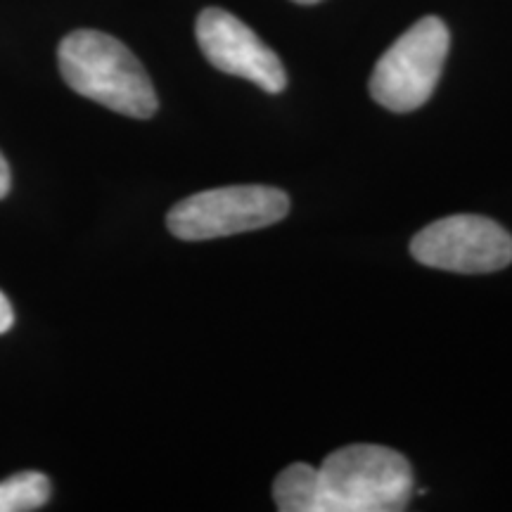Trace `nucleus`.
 Listing matches in <instances>:
<instances>
[{
    "label": "nucleus",
    "instance_id": "nucleus-1",
    "mask_svg": "<svg viewBox=\"0 0 512 512\" xmlns=\"http://www.w3.org/2000/svg\"><path fill=\"white\" fill-rule=\"evenodd\" d=\"M62 79L83 98L133 119H150L159 100L138 57L110 34L72 31L57 48Z\"/></svg>",
    "mask_w": 512,
    "mask_h": 512
},
{
    "label": "nucleus",
    "instance_id": "nucleus-2",
    "mask_svg": "<svg viewBox=\"0 0 512 512\" xmlns=\"http://www.w3.org/2000/svg\"><path fill=\"white\" fill-rule=\"evenodd\" d=\"M413 496V467L399 451L351 444L318 465L320 512H401Z\"/></svg>",
    "mask_w": 512,
    "mask_h": 512
},
{
    "label": "nucleus",
    "instance_id": "nucleus-3",
    "mask_svg": "<svg viewBox=\"0 0 512 512\" xmlns=\"http://www.w3.org/2000/svg\"><path fill=\"white\" fill-rule=\"evenodd\" d=\"M451 34L439 17H422L377 60L370 95L392 112H413L432 98L444 72Z\"/></svg>",
    "mask_w": 512,
    "mask_h": 512
},
{
    "label": "nucleus",
    "instance_id": "nucleus-4",
    "mask_svg": "<svg viewBox=\"0 0 512 512\" xmlns=\"http://www.w3.org/2000/svg\"><path fill=\"white\" fill-rule=\"evenodd\" d=\"M290 211L287 192L271 185H228L185 197L166 216L178 240H214L259 230L283 221Z\"/></svg>",
    "mask_w": 512,
    "mask_h": 512
},
{
    "label": "nucleus",
    "instance_id": "nucleus-5",
    "mask_svg": "<svg viewBox=\"0 0 512 512\" xmlns=\"http://www.w3.org/2000/svg\"><path fill=\"white\" fill-rule=\"evenodd\" d=\"M411 254L439 271L494 273L512 264V235L486 216L456 214L422 228L411 240Z\"/></svg>",
    "mask_w": 512,
    "mask_h": 512
},
{
    "label": "nucleus",
    "instance_id": "nucleus-6",
    "mask_svg": "<svg viewBox=\"0 0 512 512\" xmlns=\"http://www.w3.org/2000/svg\"><path fill=\"white\" fill-rule=\"evenodd\" d=\"M195 34L211 67L252 81L266 93L285 91L283 62L242 19L221 8H207L197 17Z\"/></svg>",
    "mask_w": 512,
    "mask_h": 512
},
{
    "label": "nucleus",
    "instance_id": "nucleus-7",
    "mask_svg": "<svg viewBox=\"0 0 512 512\" xmlns=\"http://www.w3.org/2000/svg\"><path fill=\"white\" fill-rule=\"evenodd\" d=\"M273 498L283 512H320L318 467L306 463L285 467L275 477Z\"/></svg>",
    "mask_w": 512,
    "mask_h": 512
},
{
    "label": "nucleus",
    "instance_id": "nucleus-8",
    "mask_svg": "<svg viewBox=\"0 0 512 512\" xmlns=\"http://www.w3.org/2000/svg\"><path fill=\"white\" fill-rule=\"evenodd\" d=\"M50 479L43 472H19L0 482V512H31L48 503Z\"/></svg>",
    "mask_w": 512,
    "mask_h": 512
},
{
    "label": "nucleus",
    "instance_id": "nucleus-9",
    "mask_svg": "<svg viewBox=\"0 0 512 512\" xmlns=\"http://www.w3.org/2000/svg\"><path fill=\"white\" fill-rule=\"evenodd\" d=\"M12 323H15V311H12V304L8 302V297L0 292V335L8 332L12 328Z\"/></svg>",
    "mask_w": 512,
    "mask_h": 512
},
{
    "label": "nucleus",
    "instance_id": "nucleus-10",
    "mask_svg": "<svg viewBox=\"0 0 512 512\" xmlns=\"http://www.w3.org/2000/svg\"><path fill=\"white\" fill-rule=\"evenodd\" d=\"M10 181H12L10 166H8V162H5V157L0 155V200H3V197L10 192Z\"/></svg>",
    "mask_w": 512,
    "mask_h": 512
},
{
    "label": "nucleus",
    "instance_id": "nucleus-11",
    "mask_svg": "<svg viewBox=\"0 0 512 512\" xmlns=\"http://www.w3.org/2000/svg\"><path fill=\"white\" fill-rule=\"evenodd\" d=\"M294 3H299V5H316V3H320V0H294Z\"/></svg>",
    "mask_w": 512,
    "mask_h": 512
}]
</instances>
